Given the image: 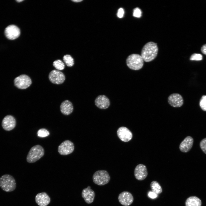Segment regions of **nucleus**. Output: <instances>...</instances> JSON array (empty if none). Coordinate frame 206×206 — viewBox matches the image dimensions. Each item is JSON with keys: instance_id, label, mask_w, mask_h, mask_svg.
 <instances>
[{"instance_id": "f257e3e1", "label": "nucleus", "mask_w": 206, "mask_h": 206, "mask_svg": "<svg viewBox=\"0 0 206 206\" xmlns=\"http://www.w3.org/2000/svg\"><path fill=\"white\" fill-rule=\"evenodd\" d=\"M158 48L157 43L150 41L146 43L143 47L141 51V56L144 61L150 62L157 57Z\"/></svg>"}, {"instance_id": "f03ea898", "label": "nucleus", "mask_w": 206, "mask_h": 206, "mask_svg": "<svg viewBox=\"0 0 206 206\" xmlns=\"http://www.w3.org/2000/svg\"><path fill=\"white\" fill-rule=\"evenodd\" d=\"M16 187L15 180L11 175L6 174L0 178V187L3 191L11 192L14 191Z\"/></svg>"}, {"instance_id": "7ed1b4c3", "label": "nucleus", "mask_w": 206, "mask_h": 206, "mask_svg": "<svg viewBox=\"0 0 206 206\" xmlns=\"http://www.w3.org/2000/svg\"><path fill=\"white\" fill-rule=\"evenodd\" d=\"M126 64L127 66L130 69L138 70L142 68L144 61L141 55L132 54L127 58Z\"/></svg>"}, {"instance_id": "20e7f679", "label": "nucleus", "mask_w": 206, "mask_h": 206, "mask_svg": "<svg viewBox=\"0 0 206 206\" xmlns=\"http://www.w3.org/2000/svg\"><path fill=\"white\" fill-rule=\"evenodd\" d=\"M44 150L41 146L35 145L31 148L27 155L26 160L29 163L36 162L44 155Z\"/></svg>"}, {"instance_id": "39448f33", "label": "nucleus", "mask_w": 206, "mask_h": 206, "mask_svg": "<svg viewBox=\"0 0 206 206\" xmlns=\"http://www.w3.org/2000/svg\"><path fill=\"white\" fill-rule=\"evenodd\" d=\"M92 179L95 184L102 186L109 183L110 180V177L106 171L100 170L94 173L93 175Z\"/></svg>"}, {"instance_id": "423d86ee", "label": "nucleus", "mask_w": 206, "mask_h": 206, "mask_svg": "<svg viewBox=\"0 0 206 206\" xmlns=\"http://www.w3.org/2000/svg\"><path fill=\"white\" fill-rule=\"evenodd\" d=\"M32 83L31 78L25 74H22L16 77L14 80L15 86L19 89H24L29 87Z\"/></svg>"}, {"instance_id": "0eeeda50", "label": "nucleus", "mask_w": 206, "mask_h": 206, "mask_svg": "<svg viewBox=\"0 0 206 206\" xmlns=\"http://www.w3.org/2000/svg\"><path fill=\"white\" fill-rule=\"evenodd\" d=\"M49 79L52 83L60 84H62L65 80V77L62 72L57 70H53L51 71L49 74Z\"/></svg>"}, {"instance_id": "6e6552de", "label": "nucleus", "mask_w": 206, "mask_h": 206, "mask_svg": "<svg viewBox=\"0 0 206 206\" xmlns=\"http://www.w3.org/2000/svg\"><path fill=\"white\" fill-rule=\"evenodd\" d=\"M74 144L71 141L66 140L62 142L58 147V152L60 154L66 155L72 153L74 150Z\"/></svg>"}, {"instance_id": "1a4fd4ad", "label": "nucleus", "mask_w": 206, "mask_h": 206, "mask_svg": "<svg viewBox=\"0 0 206 206\" xmlns=\"http://www.w3.org/2000/svg\"><path fill=\"white\" fill-rule=\"evenodd\" d=\"M5 34L6 37L10 40H13L17 38L20 35V31L17 26L10 25L5 29Z\"/></svg>"}, {"instance_id": "9d476101", "label": "nucleus", "mask_w": 206, "mask_h": 206, "mask_svg": "<svg viewBox=\"0 0 206 206\" xmlns=\"http://www.w3.org/2000/svg\"><path fill=\"white\" fill-rule=\"evenodd\" d=\"M168 102L171 106L178 108L183 105L184 101L183 97L180 94L178 93H173L168 97Z\"/></svg>"}, {"instance_id": "9b49d317", "label": "nucleus", "mask_w": 206, "mask_h": 206, "mask_svg": "<svg viewBox=\"0 0 206 206\" xmlns=\"http://www.w3.org/2000/svg\"><path fill=\"white\" fill-rule=\"evenodd\" d=\"M16 125V120L15 118L11 115L5 116L2 120V126L3 128L7 131L13 129Z\"/></svg>"}, {"instance_id": "f8f14e48", "label": "nucleus", "mask_w": 206, "mask_h": 206, "mask_svg": "<svg viewBox=\"0 0 206 206\" xmlns=\"http://www.w3.org/2000/svg\"><path fill=\"white\" fill-rule=\"evenodd\" d=\"M119 203L124 206H128L133 203L134 200L132 195L128 191H123L119 195L118 197Z\"/></svg>"}, {"instance_id": "ddd939ff", "label": "nucleus", "mask_w": 206, "mask_h": 206, "mask_svg": "<svg viewBox=\"0 0 206 206\" xmlns=\"http://www.w3.org/2000/svg\"><path fill=\"white\" fill-rule=\"evenodd\" d=\"M118 138L122 141L127 142L130 140L132 137V134L127 128L122 126L119 128L117 131Z\"/></svg>"}, {"instance_id": "4468645a", "label": "nucleus", "mask_w": 206, "mask_h": 206, "mask_svg": "<svg viewBox=\"0 0 206 206\" xmlns=\"http://www.w3.org/2000/svg\"><path fill=\"white\" fill-rule=\"evenodd\" d=\"M94 102L95 105L101 109H107L110 105L109 99L106 96L104 95L98 96L96 98Z\"/></svg>"}, {"instance_id": "2eb2a0df", "label": "nucleus", "mask_w": 206, "mask_h": 206, "mask_svg": "<svg viewBox=\"0 0 206 206\" xmlns=\"http://www.w3.org/2000/svg\"><path fill=\"white\" fill-rule=\"evenodd\" d=\"M134 175L136 178L138 180L144 179L148 175V171L146 166L142 164L137 165L134 170Z\"/></svg>"}, {"instance_id": "dca6fc26", "label": "nucleus", "mask_w": 206, "mask_h": 206, "mask_svg": "<svg viewBox=\"0 0 206 206\" xmlns=\"http://www.w3.org/2000/svg\"><path fill=\"white\" fill-rule=\"evenodd\" d=\"M36 203L39 206H47L50 203V198L45 192L38 193L35 197Z\"/></svg>"}, {"instance_id": "f3484780", "label": "nucleus", "mask_w": 206, "mask_h": 206, "mask_svg": "<svg viewBox=\"0 0 206 206\" xmlns=\"http://www.w3.org/2000/svg\"><path fill=\"white\" fill-rule=\"evenodd\" d=\"M194 140L190 136H187L181 142L179 145V149L183 152H189L192 148Z\"/></svg>"}, {"instance_id": "a211bd4d", "label": "nucleus", "mask_w": 206, "mask_h": 206, "mask_svg": "<svg viewBox=\"0 0 206 206\" xmlns=\"http://www.w3.org/2000/svg\"><path fill=\"white\" fill-rule=\"evenodd\" d=\"M82 196L86 203L91 204L94 201L95 194L93 190L87 187L82 190Z\"/></svg>"}, {"instance_id": "6ab92c4d", "label": "nucleus", "mask_w": 206, "mask_h": 206, "mask_svg": "<svg viewBox=\"0 0 206 206\" xmlns=\"http://www.w3.org/2000/svg\"><path fill=\"white\" fill-rule=\"evenodd\" d=\"M73 109L72 104L68 100L63 101L60 106V111L64 115H68L70 114L73 111Z\"/></svg>"}, {"instance_id": "aec40b11", "label": "nucleus", "mask_w": 206, "mask_h": 206, "mask_svg": "<svg viewBox=\"0 0 206 206\" xmlns=\"http://www.w3.org/2000/svg\"><path fill=\"white\" fill-rule=\"evenodd\" d=\"M185 204L186 206H201V201L197 197L191 196L187 199Z\"/></svg>"}, {"instance_id": "412c9836", "label": "nucleus", "mask_w": 206, "mask_h": 206, "mask_svg": "<svg viewBox=\"0 0 206 206\" xmlns=\"http://www.w3.org/2000/svg\"><path fill=\"white\" fill-rule=\"evenodd\" d=\"M150 187L153 192L157 195L162 192V187L159 183L156 181H152L150 184Z\"/></svg>"}, {"instance_id": "4be33fe9", "label": "nucleus", "mask_w": 206, "mask_h": 206, "mask_svg": "<svg viewBox=\"0 0 206 206\" xmlns=\"http://www.w3.org/2000/svg\"><path fill=\"white\" fill-rule=\"evenodd\" d=\"M63 60L68 67L73 66L74 64V60L73 58L69 55H66L64 56L63 58Z\"/></svg>"}, {"instance_id": "5701e85b", "label": "nucleus", "mask_w": 206, "mask_h": 206, "mask_svg": "<svg viewBox=\"0 0 206 206\" xmlns=\"http://www.w3.org/2000/svg\"><path fill=\"white\" fill-rule=\"evenodd\" d=\"M53 65L58 70H62L65 68L64 63L60 60H58L54 61L53 63Z\"/></svg>"}, {"instance_id": "b1692460", "label": "nucleus", "mask_w": 206, "mask_h": 206, "mask_svg": "<svg viewBox=\"0 0 206 206\" xmlns=\"http://www.w3.org/2000/svg\"><path fill=\"white\" fill-rule=\"evenodd\" d=\"M37 136L40 137H45L49 134V132L46 129L42 128L39 129L37 133Z\"/></svg>"}, {"instance_id": "393cba45", "label": "nucleus", "mask_w": 206, "mask_h": 206, "mask_svg": "<svg viewBox=\"0 0 206 206\" xmlns=\"http://www.w3.org/2000/svg\"><path fill=\"white\" fill-rule=\"evenodd\" d=\"M199 105L201 109L206 111V95H203L199 102Z\"/></svg>"}, {"instance_id": "a878e982", "label": "nucleus", "mask_w": 206, "mask_h": 206, "mask_svg": "<svg viewBox=\"0 0 206 206\" xmlns=\"http://www.w3.org/2000/svg\"><path fill=\"white\" fill-rule=\"evenodd\" d=\"M202 55L199 54H194L191 56L190 60H191L200 61L202 60Z\"/></svg>"}, {"instance_id": "bb28decb", "label": "nucleus", "mask_w": 206, "mask_h": 206, "mask_svg": "<svg viewBox=\"0 0 206 206\" xmlns=\"http://www.w3.org/2000/svg\"><path fill=\"white\" fill-rule=\"evenodd\" d=\"M199 145L203 152L206 154V138H203L201 141Z\"/></svg>"}, {"instance_id": "cd10ccee", "label": "nucleus", "mask_w": 206, "mask_h": 206, "mask_svg": "<svg viewBox=\"0 0 206 206\" xmlns=\"http://www.w3.org/2000/svg\"><path fill=\"white\" fill-rule=\"evenodd\" d=\"M142 12L140 9L137 7L133 10V16L138 18H140L141 16Z\"/></svg>"}, {"instance_id": "c85d7f7f", "label": "nucleus", "mask_w": 206, "mask_h": 206, "mask_svg": "<svg viewBox=\"0 0 206 206\" xmlns=\"http://www.w3.org/2000/svg\"><path fill=\"white\" fill-rule=\"evenodd\" d=\"M124 13V10L123 8H121L118 10L117 13V16L119 18H122Z\"/></svg>"}, {"instance_id": "c756f323", "label": "nucleus", "mask_w": 206, "mask_h": 206, "mask_svg": "<svg viewBox=\"0 0 206 206\" xmlns=\"http://www.w3.org/2000/svg\"><path fill=\"white\" fill-rule=\"evenodd\" d=\"M148 195L149 197L152 199H154L158 196L157 194L152 191H149L148 193Z\"/></svg>"}, {"instance_id": "7c9ffc66", "label": "nucleus", "mask_w": 206, "mask_h": 206, "mask_svg": "<svg viewBox=\"0 0 206 206\" xmlns=\"http://www.w3.org/2000/svg\"><path fill=\"white\" fill-rule=\"evenodd\" d=\"M201 51L203 54L206 55V44L202 46L201 48Z\"/></svg>"}, {"instance_id": "2f4dec72", "label": "nucleus", "mask_w": 206, "mask_h": 206, "mask_svg": "<svg viewBox=\"0 0 206 206\" xmlns=\"http://www.w3.org/2000/svg\"><path fill=\"white\" fill-rule=\"evenodd\" d=\"M72 1H74V2H81L82 1V0H72Z\"/></svg>"}, {"instance_id": "473e14b6", "label": "nucleus", "mask_w": 206, "mask_h": 206, "mask_svg": "<svg viewBox=\"0 0 206 206\" xmlns=\"http://www.w3.org/2000/svg\"><path fill=\"white\" fill-rule=\"evenodd\" d=\"M23 0H16V1L18 2H20L22 1H23Z\"/></svg>"}, {"instance_id": "72a5a7b5", "label": "nucleus", "mask_w": 206, "mask_h": 206, "mask_svg": "<svg viewBox=\"0 0 206 206\" xmlns=\"http://www.w3.org/2000/svg\"><path fill=\"white\" fill-rule=\"evenodd\" d=\"M87 187L88 188H90V186H88Z\"/></svg>"}]
</instances>
